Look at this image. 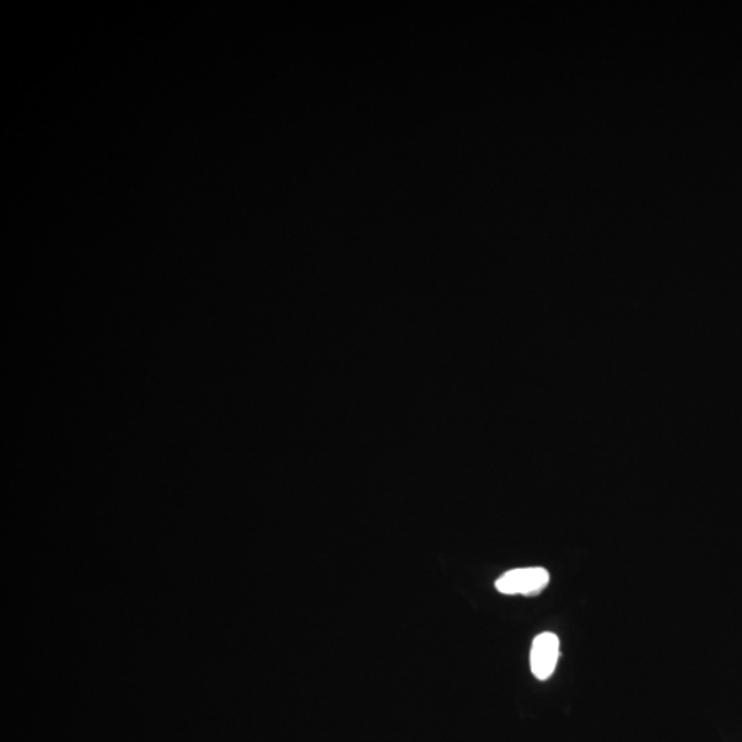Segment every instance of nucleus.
I'll return each instance as SVG.
<instances>
[{
	"instance_id": "f257e3e1",
	"label": "nucleus",
	"mask_w": 742,
	"mask_h": 742,
	"mask_svg": "<svg viewBox=\"0 0 742 742\" xmlns=\"http://www.w3.org/2000/svg\"><path fill=\"white\" fill-rule=\"evenodd\" d=\"M550 575L545 568H519L503 573L495 582L499 593L507 595H536L547 588Z\"/></svg>"
},
{
	"instance_id": "f03ea898",
	"label": "nucleus",
	"mask_w": 742,
	"mask_h": 742,
	"mask_svg": "<svg viewBox=\"0 0 742 742\" xmlns=\"http://www.w3.org/2000/svg\"><path fill=\"white\" fill-rule=\"evenodd\" d=\"M560 658V639L553 633L535 637L531 648V671L540 681H546L556 670Z\"/></svg>"
}]
</instances>
